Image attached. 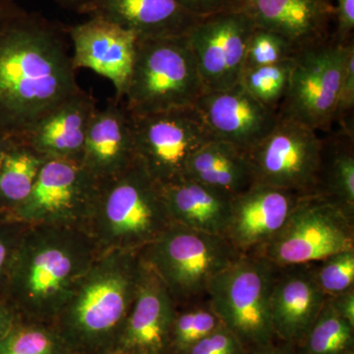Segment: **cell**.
Wrapping results in <instances>:
<instances>
[{"label":"cell","mask_w":354,"mask_h":354,"mask_svg":"<svg viewBox=\"0 0 354 354\" xmlns=\"http://www.w3.org/2000/svg\"><path fill=\"white\" fill-rule=\"evenodd\" d=\"M81 90L57 25L22 8L0 21V133L22 138Z\"/></svg>","instance_id":"cell-1"},{"label":"cell","mask_w":354,"mask_h":354,"mask_svg":"<svg viewBox=\"0 0 354 354\" xmlns=\"http://www.w3.org/2000/svg\"><path fill=\"white\" fill-rule=\"evenodd\" d=\"M102 253L83 228L29 225L9 272L4 304L18 321L53 325Z\"/></svg>","instance_id":"cell-2"},{"label":"cell","mask_w":354,"mask_h":354,"mask_svg":"<svg viewBox=\"0 0 354 354\" xmlns=\"http://www.w3.org/2000/svg\"><path fill=\"white\" fill-rule=\"evenodd\" d=\"M141 266L140 252L134 251H106L95 261L53 325L72 354H106L115 348Z\"/></svg>","instance_id":"cell-3"},{"label":"cell","mask_w":354,"mask_h":354,"mask_svg":"<svg viewBox=\"0 0 354 354\" xmlns=\"http://www.w3.org/2000/svg\"><path fill=\"white\" fill-rule=\"evenodd\" d=\"M171 223L160 184L138 160L120 176L100 183L87 230L102 252H140Z\"/></svg>","instance_id":"cell-4"},{"label":"cell","mask_w":354,"mask_h":354,"mask_svg":"<svg viewBox=\"0 0 354 354\" xmlns=\"http://www.w3.org/2000/svg\"><path fill=\"white\" fill-rule=\"evenodd\" d=\"M206 92L186 35L137 39L122 102L131 115L194 106Z\"/></svg>","instance_id":"cell-5"},{"label":"cell","mask_w":354,"mask_h":354,"mask_svg":"<svg viewBox=\"0 0 354 354\" xmlns=\"http://www.w3.org/2000/svg\"><path fill=\"white\" fill-rule=\"evenodd\" d=\"M241 254L221 235L172 223L140 256L157 272L176 306L207 295L212 281Z\"/></svg>","instance_id":"cell-6"},{"label":"cell","mask_w":354,"mask_h":354,"mask_svg":"<svg viewBox=\"0 0 354 354\" xmlns=\"http://www.w3.org/2000/svg\"><path fill=\"white\" fill-rule=\"evenodd\" d=\"M277 268L264 258L241 254L209 286V302L223 326L247 351L276 341L270 297Z\"/></svg>","instance_id":"cell-7"},{"label":"cell","mask_w":354,"mask_h":354,"mask_svg":"<svg viewBox=\"0 0 354 354\" xmlns=\"http://www.w3.org/2000/svg\"><path fill=\"white\" fill-rule=\"evenodd\" d=\"M353 216L322 195H304L279 234L253 255L285 268L354 249Z\"/></svg>","instance_id":"cell-8"},{"label":"cell","mask_w":354,"mask_h":354,"mask_svg":"<svg viewBox=\"0 0 354 354\" xmlns=\"http://www.w3.org/2000/svg\"><path fill=\"white\" fill-rule=\"evenodd\" d=\"M353 41H327L298 50L290 88L279 115L304 123L316 131H328L335 123L337 95Z\"/></svg>","instance_id":"cell-9"},{"label":"cell","mask_w":354,"mask_h":354,"mask_svg":"<svg viewBox=\"0 0 354 354\" xmlns=\"http://www.w3.org/2000/svg\"><path fill=\"white\" fill-rule=\"evenodd\" d=\"M323 140L318 131L299 121L279 115L269 134L246 151L254 183L317 194Z\"/></svg>","instance_id":"cell-10"},{"label":"cell","mask_w":354,"mask_h":354,"mask_svg":"<svg viewBox=\"0 0 354 354\" xmlns=\"http://www.w3.org/2000/svg\"><path fill=\"white\" fill-rule=\"evenodd\" d=\"M99 187L79 160L48 158L31 194L12 215L29 225L87 230Z\"/></svg>","instance_id":"cell-11"},{"label":"cell","mask_w":354,"mask_h":354,"mask_svg":"<svg viewBox=\"0 0 354 354\" xmlns=\"http://www.w3.org/2000/svg\"><path fill=\"white\" fill-rule=\"evenodd\" d=\"M131 118L139 162L160 185L184 178L191 156L213 139L194 106Z\"/></svg>","instance_id":"cell-12"},{"label":"cell","mask_w":354,"mask_h":354,"mask_svg":"<svg viewBox=\"0 0 354 354\" xmlns=\"http://www.w3.org/2000/svg\"><path fill=\"white\" fill-rule=\"evenodd\" d=\"M254 28L243 13L230 9L201 18L186 34L206 91L239 83Z\"/></svg>","instance_id":"cell-13"},{"label":"cell","mask_w":354,"mask_h":354,"mask_svg":"<svg viewBox=\"0 0 354 354\" xmlns=\"http://www.w3.org/2000/svg\"><path fill=\"white\" fill-rule=\"evenodd\" d=\"M304 195L253 183L232 198L223 237L239 254H256L279 234Z\"/></svg>","instance_id":"cell-14"},{"label":"cell","mask_w":354,"mask_h":354,"mask_svg":"<svg viewBox=\"0 0 354 354\" xmlns=\"http://www.w3.org/2000/svg\"><path fill=\"white\" fill-rule=\"evenodd\" d=\"M214 139L246 152L269 134L279 113L268 108L241 83L221 91H206L194 104Z\"/></svg>","instance_id":"cell-15"},{"label":"cell","mask_w":354,"mask_h":354,"mask_svg":"<svg viewBox=\"0 0 354 354\" xmlns=\"http://www.w3.org/2000/svg\"><path fill=\"white\" fill-rule=\"evenodd\" d=\"M66 32L73 46L75 69L93 70L109 79L115 88V99L122 101L134 62L136 35L100 17L70 26Z\"/></svg>","instance_id":"cell-16"},{"label":"cell","mask_w":354,"mask_h":354,"mask_svg":"<svg viewBox=\"0 0 354 354\" xmlns=\"http://www.w3.org/2000/svg\"><path fill=\"white\" fill-rule=\"evenodd\" d=\"M176 309L164 281L142 259L136 295L114 349L132 354H167Z\"/></svg>","instance_id":"cell-17"},{"label":"cell","mask_w":354,"mask_h":354,"mask_svg":"<svg viewBox=\"0 0 354 354\" xmlns=\"http://www.w3.org/2000/svg\"><path fill=\"white\" fill-rule=\"evenodd\" d=\"M326 299L310 264L277 268L270 297L276 339L299 346Z\"/></svg>","instance_id":"cell-18"},{"label":"cell","mask_w":354,"mask_h":354,"mask_svg":"<svg viewBox=\"0 0 354 354\" xmlns=\"http://www.w3.org/2000/svg\"><path fill=\"white\" fill-rule=\"evenodd\" d=\"M137 160L131 115L123 102L114 97L93 116L81 164L102 183L127 171Z\"/></svg>","instance_id":"cell-19"},{"label":"cell","mask_w":354,"mask_h":354,"mask_svg":"<svg viewBox=\"0 0 354 354\" xmlns=\"http://www.w3.org/2000/svg\"><path fill=\"white\" fill-rule=\"evenodd\" d=\"M234 9L255 27L283 36L297 51L332 36L333 7L325 0H237Z\"/></svg>","instance_id":"cell-20"},{"label":"cell","mask_w":354,"mask_h":354,"mask_svg":"<svg viewBox=\"0 0 354 354\" xmlns=\"http://www.w3.org/2000/svg\"><path fill=\"white\" fill-rule=\"evenodd\" d=\"M79 13L115 23L138 39L183 36L201 19L177 0H92Z\"/></svg>","instance_id":"cell-21"},{"label":"cell","mask_w":354,"mask_h":354,"mask_svg":"<svg viewBox=\"0 0 354 354\" xmlns=\"http://www.w3.org/2000/svg\"><path fill=\"white\" fill-rule=\"evenodd\" d=\"M97 109L94 97L82 88L51 109L20 139L44 157L80 162L86 135Z\"/></svg>","instance_id":"cell-22"},{"label":"cell","mask_w":354,"mask_h":354,"mask_svg":"<svg viewBox=\"0 0 354 354\" xmlns=\"http://www.w3.org/2000/svg\"><path fill=\"white\" fill-rule=\"evenodd\" d=\"M160 186L172 223L223 236L232 197L189 178Z\"/></svg>","instance_id":"cell-23"},{"label":"cell","mask_w":354,"mask_h":354,"mask_svg":"<svg viewBox=\"0 0 354 354\" xmlns=\"http://www.w3.org/2000/svg\"><path fill=\"white\" fill-rule=\"evenodd\" d=\"M184 178L234 197L254 183L245 152L218 139H211L191 156Z\"/></svg>","instance_id":"cell-24"},{"label":"cell","mask_w":354,"mask_h":354,"mask_svg":"<svg viewBox=\"0 0 354 354\" xmlns=\"http://www.w3.org/2000/svg\"><path fill=\"white\" fill-rule=\"evenodd\" d=\"M46 158L23 140L9 138L0 158V211L12 214L26 201Z\"/></svg>","instance_id":"cell-25"},{"label":"cell","mask_w":354,"mask_h":354,"mask_svg":"<svg viewBox=\"0 0 354 354\" xmlns=\"http://www.w3.org/2000/svg\"><path fill=\"white\" fill-rule=\"evenodd\" d=\"M317 194L354 216L353 135L346 132L323 140L322 164Z\"/></svg>","instance_id":"cell-26"},{"label":"cell","mask_w":354,"mask_h":354,"mask_svg":"<svg viewBox=\"0 0 354 354\" xmlns=\"http://www.w3.org/2000/svg\"><path fill=\"white\" fill-rule=\"evenodd\" d=\"M297 348L300 354H354V327L335 312L327 298Z\"/></svg>","instance_id":"cell-27"},{"label":"cell","mask_w":354,"mask_h":354,"mask_svg":"<svg viewBox=\"0 0 354 354\" xmlns=\"http://www.w3.org/2000/svg\"><path fill=\"white\" fill-rule=\"evenodd\" d=\"M220 317L209 302L190 304L188 308L176 309L169 334L167 354H185L198 342L223 327Z\"/></svg>","instance_id":"cell-28"},{"label":"cell","mask_w":354,"mask_h":354,"mask_svg":"<svg viewBox=\"0 0 354 354\" xmlns=\"http://www.w3.org/2000/svg\"><path fill=\"white\" fill-rule=\"evenodd\" d=\"M0 354H72L53 325L16 321L0 339Z\"/></svg>","instance_id":"cell-29"},{"label":"cell","mask_w":354,"mask_h":354,"mask_svg":"<svg viewBox=\"0 0 354 354\" xmlns=\"http://www.w3.org/2000/svg\"><path fill=\"white\" fill-rule=\"evenodd\" d=\"M295 57L278 64L244 69L242 87L261 104L278 111L290 88Z\"/></svg>","instance_id":"cell-30"},{"label":"cell","mask_w":354,"mask_h":354,"mask_svg":"<svg viewBox=\"0 0 354 354\" xmlns=\"http://www.w3.org/2000/svg\"><path fill=\"white\" fill-rule=\"evenodd\" d=\"M310 266L326 297L354 290V249L333 254Z\"/></svg>","instance_id":"cell-31"},{"label":"cell","mask_w":354,"mask_h":354,"mask_svg":"<svg viewBox=\"0 0 354 354\" xmlns=\"http://www.w3.org/2000/svg\"><path fill=\"white\" fill-rule=\"evenodd\" d=\"M297 53L295 46L281 35L255 27L247 46L244 69L285 62Z\"/></svg>","instance_id":"cell-32"},{"label":"cell","mask_w":354,"mask_h":354,"mask_svg":"<svg viewBox=\"0 0 354 354\" xmlns=\"http://www.w3.org/2000/svg\"><path fill=\"white\" fill-rule=\"evenodd\" d=\"M29 225L12 214L0 211V300L3 301L4 291L14 258L19 248L23 235Z\"/></svg>","instance_id":"cell-33"},{"label":"cell","mask_w":354,"mask_h":354,"mask_svg":"<svg viewBox=\"0 0 354 354\" xmlns=\"http://www.w3.org/2000/svg\"><path fill=\"white\" fill-rule=\"evenodd\" d=\"M354 109V46L349 50L341 88L337 100L335 122H339L342 131L353 135Z\"/></svg>","instance_id":"cell-34"},{"label":"cell","mask_w":354,"mask_h":354,"mask_svg":"<svg viewBox=\"0 0 354 354\" xmlns=\"http://www.w3.org/2000/svg\"><path fill=\"white\" fill-rule=\"evenodd\" d=\"M241 342L225 326L198 342L185 354H247Z\"/></svg>","instance_id":"cell-35"},{"label":"cell","mask_w":354,"mask_h":354,"mask_svg":"<svg viewBox=\"0 0 354 354\" xmlns=\"http://www.w3.org/2000/svg\"><path fill=\"white\" fill-rule=\"evenodd\" d=\"M333 16L335 18V31L332 34L333 38L341 44L353 41L354 0H335Z\"/></svg>","instance_id":"cell-36"},{"label":"cell","mask_w":354,"mask_h":354,"mask_svg":"<svg viewBox=\"0 0 354 354\" xmlns=\"http://www.w3.org/2000/svg\"><path fill=\"white\" fill-rule=\"evenodd\" d=\"M197 17L203 18L223 11L234 9L237 0H177Z\"/></svg>","instance_id":"cell-37"},{"label":"cell","mask_w":354,"mask_h":354,"mask_svg":"<svg viewBox=\"0 0 354 354\" xmlns=\"http://www.w3.org/2000/svg\"><path fill=\"white\" fill-rule=\"evenodd\" d=\"M327 298L335 312L354 327V290Z\"/></svg>","instance_id":"cell-38"},{"label":"cell","mask_w":354,"mask_h":354,"mask_svg":"<svg viewBox=\"0 0 354 354\" xmlns=\"http://www.w3.org/2000/svg\"><path fill=\"white\" fill-rule=\"evenodd\" d=\"M247 354H300V353L297 346L288 342H281V344H276L274 342L267 346L251 349L247 351Z\"/></svg>","instance_id":"cell-39"},{"label":"cell","mask_w":354,"mask_h":354,"mask_svg":"<svg viewBox=\"0 0 354 354\" xmlns=\"http://www.w3.org/2000/svg\"><path fill=\"white\" fill-rule=\"evenodd\" d=\"M17 319L3 301L0 300V339L10 330Z\"/></svg>","instance_id":"cell-40"},{"label":"cell","mask_w":354,"mask_h":354,"mask_svg":"<svg viewBox=\"0 0 354 354\" xmlns=\"http://www.w3.org/2000/svg\"><path fill=\"white\" fill-rule=\"evenodd\" d=\"M57 1L64 8L72 9V10H76L77 12H80L81 9L87 6L88 2L92 0H57Z\"/></svg>","instance_id":"cell-41"},{"label":"cell","mask_w":354,"mask_h":354,"mask_svg":"<svg viewBox=\"0 0 354 354\" xmlns=\"http://www.w3.org/2000/svg\"><path fill=\"white\" fill-rule=\"evenodd\" d=\"M8 137H6V135L0 133V158H1L2 153H3L4 149L8 143Z\"/></svg>","instance_id":"cell-42"},{"label":"cell","mask_w":354,"mask_h":354,"mask_svg":"<svg viewBox=\"0 0 354 354\" xmlns=\"http://www.w3.org/2000/svg\"><path fill=\"white\" fill-rule=\"evenodd\" d=\"M7 1H8V0H0V14H1L3 9L6 8Z\"/></svg>","instance_id":"cell-43"},{"label":"cell","mask_w":354,"mask_h":354,"mask_svg":"<svg viewBox=\"0 0 354 354\" xmlns=\"http://www.w3.org/2000/svg\"><path fill=\"white\" fill-rule=\"evenodd\" d=\"M106 354H132L129 353H125V351H118V349H114V351H109V353Z\"/></svg>","instance_id":"cell-44"},{"label":"cell","mask_w":354,"mask_h":354,"mask_svg":"<svg viewBox=\"0 0 354 354\" xmlns=\"http://www.w3.org/2000/svg\"><path fill=\"white\" fill-rule=\"evenodd\" d=\"M326 3L329 4L330 6L333 7V2L332 0H325Z\"/></svg>","instance_id":"cell-45"}]
</instances>
